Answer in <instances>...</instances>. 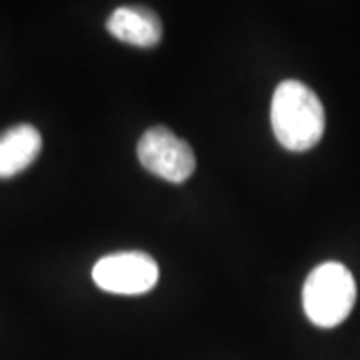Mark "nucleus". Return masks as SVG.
Here are the masks:
<instances>
[{
	"instance_id": "f257e3e1",
	"label": "nucleus",
	"mask_w": 360,
	"mask_h": 360,
	"mask_svg": "<svg viewBox=\"0 0 360 360\" xmlns=\"http://www.w3.org/2000/svg\"><path fill=\"white\" fill-rule=\"evenodd\" d=\"M270 124L281 146L304 153L316 146L324 134V106L314 90L300 80H284L272 94Z\"/></svg>"
},
{
	"instance_id": "f03ea898",
	"label": "nucleus",
	"mask_w": 360,
	"mask_h": 360,
	"mask_svg": "<svg viewBox=\"0 0 360 360\" xmlns=\"http://www.w3.org/2000/svg\"><path fill=\"white\" fill-rule=\"evenodd\" d=\"M356 302L352 272L340 262H322L312 270L302 288V307L309 321L321 328H335L347 321Z\"/></svg>"
},
{
	"instance_id": "423d86ee",
	"label": "nucleus",
	"mask_w": 360,
	"mask_h": 360,
	"mask_svg": "<svg viewBox=\"0 0 360 360\" xmlns=\"http://www.w3.org/2000/svg\"><path fill=\"white\" fill-rule=\"evenodd\" d=\"M42 150V136L32 124H16L0 134V179H13Z\"/></svg>"
},
{
	"instance_id": "39448f33",
	"label": "nucleus",
	"mask_w": 360,
	"mask_h": 360,
	"mask_svg": "<svg viewBox=\"0 0 360 360\" xmlns=\"http://www.w3.org/2000/svg\"><path fill=\"white\" fill-rule=\"evenodd\" d=\"M106 30L124 44L150 49L162 39V25L158 14L144 6H118L108 16Z\"/></svg>"
},
{
	"instance_id": "20e7f679",
	"label": "nucleus",
	"mask_w": 360,
	"mask_h": 360,
	"mask_svg": "<svg viewBox=\"0 0 360 360\" xmlns=\"http://www.w3.org/2000/svg\"><path fill=\"white\" fill-rule=\"evenodd\" d=\"M92 281L112 295H144L158 283V264L146 252H115L94 264Z\"/></svg>"
},
{
	"instance_id": "7ed1b4c3",
	"label": "nucleus",
	"mask_w": 360,
	"mask_h": 360,
	"mask_svg": "<svg viewBox=\"0 0 360 360\" xmlns=\"http://www.w3.org/2000/svg\"><path fill=\"white\" fill-rule=\"evenodd\" d=\"M136 155L148 172L172 184H182L191 179L196 168L191 144L179 139L167 127H153L146 130L139 141Z\"/></svg>"
}]
</instances>
